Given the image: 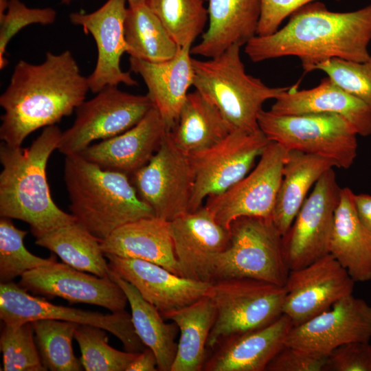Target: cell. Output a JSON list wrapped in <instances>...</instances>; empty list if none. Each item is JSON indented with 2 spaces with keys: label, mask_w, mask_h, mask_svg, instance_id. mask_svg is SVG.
<instances>
[{
  "label": "cell",
  "mask_w": 371,
  "mask_h": 371,
  "mask_svg": "<svg viewBox=\"0 0 371 371\" xmlns=\"http://www.w3.org/2000/svg\"><path fill=\"white\" fill-rule=\"evenodd\" d=\"M89 90L88 78L69 50L47 52L39 64L20 60L0 96L1 142L21 146L30 134L70 115Z\"/></svg>",
  "instance_id": "cell-1"
},
{
  "label": "cell",
  "mask_w": 371,
  "mask_h": 371,
  "mask_svg": "<svg viewBox=\"0 0 371 371\" xmlns=\"http://www.w3.org/2000/svg\"><path fill=\"white\" fill-rule=\"evenodd\" d=\"M275 33L256 36L245 45L254 63L296 56L306 72L331 58L363 62L370 56L371 4L359 10L337 12L322 2L307 3L289 16Z\"/></svg>",
  "instance_id": "cell-2"
},
{
  "label": "cell",
  "mask_w": 371,
  "mask_h": 371,
  "mask_svg": "<svg viewBox=\"0 0 371 371\" xmlns=\"http://www.w3.org/2000/svg\"><path fill=\"white\" fill-rule=\"evenodd\" d=\"M62 133L52 125L27 148L0 145V216L27 223L35 238L76 221L56 205L47 178V161Z\"/></svg>",
  "instance_id": "cell-3"
},
{
  "label": "cell",
  "mask_w": 371,
  "mask_h": 371,
  "mask_svg": "<svg viewBox=\"0 0 371 371\" xmlns=\"http://www.w3.org/2000/svg\"><path fill=\"white\" fill-rule=\"evenodd\" d=\"M63 171L71 214L101 242L128 223L155 216L124 173L103 169L80 155L65 156Z\"/></svg>",
  "instance_id": "cell-4"
},
{
  "label": "cell",
  "mask_w": 371,
  "mask_h": 371,
  "mask_svg": "<svg viewBox=\"0 0 371 371\" xmlns=\"http://www.w3.org/2000/svg\"><path fill=\"white\" fill-rule=\"evenodd\" d=\"M240 47L234 45L205 60L192 58V86L218 109L230 132H254L260 129L258 117L263 104L290 87H271L247 74Z\"/></svg>",
  "instance_id": "cell-5"
},
{
  "label": "cell",
  "mask_w": 371,
  "mask_h": 371,
  "mask_svg": "<svg viewBox=\"0 0 371 371\" xmlns=\"http://www.w3.org/2000/svg\"><path fill=\"white\" fill-rule=\"evenodd\" d=\"M227 247L212 265V282L228 278H251L284 286L289 269L282 236L272 219L240 217L229 229Z\"/></svg>",
  "instance_id": "cell-6"
},
{
  "label": "cell",
  "mask_w": 371,
  "mask_h": 371,
  "mask_svg": "<svg viewBox=\"0 0 371 371\" xmlns=\"http://www.w3.org/2000/svg\"><path fill=\"white\" fill-rule=\"evenodd\" d=\"M259 128L267 138L288 150H298L333 161L348 169L357 155V135L344 117L333 113L277 115L261 110Z\"/></svg>",
  "instance_id": "cell-7"
},
{
  "label": "cell",
  "mask_w": 371,
  "mask_h": 371,
  "mask_svg": "<svg viewBox=\"0 0 371 371\" xmlns=\"http://www.w3.org/2000/svg\"><path fill=\"white\" fill-rule=\"evenodd\" d=\"M284 286L251 278L212 282L207 296L216 311L207 348L214 349L227 337L271 324L283 313Z\"/></svg>",
  "instance_id": "cell-8"
},
{
  "label": "cell",
  "mask_w": 371,
  "mask_h": 371,
  "mask_svg": "<svg viewBox=\"0 0 371 371\" xmlns=\"http://www.w3.org/2000/svg\"><path fill=\"white\" fill-rule=\"evenodd\" d=\"M153 107L148 95H134L117 86L103 88L76 109L73 124L62 133L58 149L79 155L91 144L120 135L136 125Z\"/></svg>",
  "instance_id": "cell-9"
},
{
  "label": "cell",
  "mask_w": 371,
  "mask_h": 371,
  "mask_svg": "<svg viewBox=\"0 0 371 371\" xmlns=\"http://www.w3.org/2000/svg\"><path fill=\"white\" fill-rule=\"evenodd\" d=\"M130 179L156 217L170 222L190 212L194 169L189 155L175 145L168 132L150 161Z\"/></svg>",
  "instance_id": "cell-10"
},
{
  "label": "cell",
  "mask_w": 371,
  "mask_h": 371,
  "mask_svg": "<svg viewBox=\"0 0 371 371\" xmlns=\"http://www.w3.org/2000/svg\"><path fill=\"white\" fill-rule=\"evenodd\" d=\"M269 142L260 129L233 131L214 146L190 154L195 177L190 212L245 177Z\"/></svg>",
  "instance_id": "cell-11"
},
{
  "label": "cell",
  "mask_w": 371,
  "mask_h": 371,
  "mask_svg": "<svg viewBox=\"0 0 371 371\" xmlns=\"http://www.w3.org/2000/svg\"><path fill=\"white\" fill-rule=\"evenodd\" d=\"M287 152L270 141L251 171L224 192L206 199L204 206L218 224L229 229L240 217L272 219Z\"/></svg>",
  "instance_id": "cell-12"
},
{
  "label": "cell",
  "mask_w": 371,
  "mask_h": 371,
  "mask_svg": "<svg viewBox=\"0 0 371 371\" xmlns=\"http://www.w3.org/2000/svg\"><path fill=\"white\" fill-rule=\"evenodd\" d=\"M0 319L3 324L20 325L37 319H56L102 328L115 335L126 351L140 352L146 347L137 336L128 312H100L52 304L30 295L13 282L0 284Z\"/></svg>",
  "instance_id": "cell-13"
},
{
  "label": "cell",
  "mask_w": 371,
  "mask_h": 371,
  "mask_svg": "<svg viewBox=\"0 0 371 371\" xmlns=\"http://www.w3.org/2000/svg\"><path fill=\"white\" fill-rule=\"evenodd\" d=\"M341 189L334 168L324 173L315 184L282 236L283 252L290 271L304 267L329 254Z\"/></svg>",
  "instance_id": "cell-14"
},
{
  "label": "cell",
  "mask_w": 371,
  "mask_h": 371,
  "mask_svg": "<svg viewBox=\"0 0 371 371\" xmlns=\"http://www.w3.org/2000/svg\"><path fill=\"white\" fill-rule=\"evenodd\" d=\"M355 281L330 254L298 269L289 271L284 286L283 314L300 325L352 294Z\"/></svg>",
  "instance_id": "cell-15"
},
{
  "label": "cell",
  "mask_w": 371,
  "mask_h": 371,
  "mask_svg": "<svg viewBox=\"0 0 371 371\" xmlns=\"http://www.w3.org/2000/svg\"><path fill=\"white\" fill-rule=\"evenodd\" d=\"M371 339V306L346 295L327 311L291 329L285 345L328 355L335 348Z\"/></svg>",
  "instance_id": "cell-16"
},
{
  "label": "cell",
  "mask_w": 371,
  "mask_h": 371,
  "mask_svg": "<svg viewBox=\"0 0 371 371\" xmlns=\"http://www.w3.org/2000/svg\"><path fill=\"white\" fill-rule=\"evenodd\" d=\"M126 3V0H107L92 12H75L69 16L73 24L92 35L97 45L96 64L87 77L92 93H97L108 86L138 85L131 74L120 67L121 57L128 51L124 28Z\"/></svg>",
  "instance_id": "cell-17"
},
{
  "label": "cell",
  "mask_w": 371,
  "mask_h": 371,
  "mask_svg": "<svg viewBox=\"0 0 371 371\" xmlns=\"http://www.w3.org/2000/svg\"><path fill=\"white\" fill-rule=\"evenodd\" d=\"M18 284L34 295L96 305L111 313L125 311L128 303L125 293L110 276L89 274L64 262L28 271L21 276Z\"/></svg>",
  "instance_id": "cell-18"
},
{
  "label": "cell",
  "mask_w": 371,
  "mask_h": 371,
  "mask_svg": "<svg viewBox=\"0 0 371 371\" xmlns=\"http://www.w3.org/2000/svg\"><path fill=\"white\" fill-rule=\"evenodd\" d=\"M169 226L180 276L212 282L213 261L228 245L229 230L204 205L170 221Z\"/></svg>",
  "instance_id": "cell-19"
},
{
  "label": "cell",
  "mask_w": 371,
  "mask_h": 371,
  "mask_svg": "<svg viewBox=\"0 0 371 371\" xmlns=\"http://www.w3.org/2000/svg\"><path fill=\"white\" fill-rule=\"evenodd\" d=\"M104 255L110 269L133 285L162 316L207 295L212 284L182 277L140 259Z\"/></svg>",
  "instance_id": "cell-20"
},
{
  "label": "cell",
  "mask_w": 371,
  "mask_h": 371,
  "mask_svg": "<svg viewBox=\"0 0 371 371\" xmlns=\"http://www.w3.org/2000/svg\"><path fill=\"white\" fill-rule=\"evenodd\" d=\"M168 132L160 114L153 106L130 129L91 144L79 155L103 169L130 177L150 161Z\"/></svg>",
  "instance_id": "cell-21"
},
{
  "label": "cell",
  "mask_w": 371,
  "mask_h": 371,
  "mask_svg": "<svg viewBox=\"0 0 371 371\" xmlns=\"http://www.w3.org/2000/svg\"><path fill=\"white\" fill-rule=\"evenodd\" d=\"M293 326L291 319L282 314L263 327L227 337L206 359L203 370L265 371L285 346Z\"/></svg>",
  "instance_id": "cell-22"
},
{
  "label": "cell",
  "mask_w": 371,
  "mask_h": 371,
  "mask_svg": "<svg viewBox=\"0 0 371 371\" xmlns=\"http://www.w3.org/2000/svg\"><path fill=\"white\" fill-rule=\"evenodd\" d=\"M191 47H179L172 58L163 62L129 58L131 71L143 79L153 106L160 114L168 132L177 124L188 91L193 84Z\"/></svg>",
  "instance_id": "cell-23"
},
{
  "label": "cell",
  "mask_w": 371,
  "mask_h": 371,
  "mask_svg": "<svg viewBox=\"0 0 371 371\" xmlns=\"http://www.w3.org/2000/svg\"><path fill=\"white\" fill-rule=\"evenodd\" d=\"M269 111L277 115L338 114L353 126L359 135H371V109L328 76L311 89L299 90L297 86H291L275 99Z\"/></svg>",
  "instance_id": "cell-24"
},
{
  "label": "cell",
  "mask_w": 371,
  "mask_h": 371,
  "mask_svg": "<svg viewBox=\"0 0 371 371\" xmlns=\"http://www.w3.org/2000/svg\"><path fill=\"white\" fill-rule=\"evenodd\" d=\"M208 28L191 54L211 58L234 45L242 47L256 36L261 0H206Z\"/></svg>",
  "instance_id": "cell-25"
},
{
  "label": "cell",
  "mask_w": 371,
  "mask_h": 371,
  "mask_svg": "<svg viewBox=\"0 0 371 371\" xmlns=\"http://www.w3.org/2000/svg\"><path fill=\"white\" fill-rule=\"evenodd\" d=\"M104 254L160 265L180 276L169 222L156 216L128 223L101 242Z\"/></svg>",
  "instance_id": "cell-26"
},
{
  "label": "cell",
  "mask_w": 371,
  "mask_h": 371,
  "mask_svg": "<svg viewBox=\"0 0 371 371\" xmlns=\"http://www.w3.org/2000/svg\"><path fill=\"white\" fill-rule=\"evenodd\" d=\"M354 192L340 191L329 244L330 254L346 269L355 282L371 280V242L357 214Z\"/></svg>",
  "instance_id": "cell-27"
},
{
  "label": "cell",
  "mask_w": 371,
  "mask_h": 371,
  "mask_svg": "<svg viewBox=\"0 0 371 371\" xmlns=\"http://www.w3.org/2000/svg\"><path fill=\"white\" fill-rule=\"evenodd\" d=\"M337 168L330 159L288 150L272 221L283 236L290 228L311 187L327 170Z\"/></svg>",
  "instance_id": "cell-28"
},
{
  "label": "cell",
  "mask_w": 371,
  "mask_h": 371,
  "mask_svg": "<svg viewBox=\"0 0 371 371\" xmlns=\"http://www.w3.org/2000/svg\"><path fill=\"white\" fill-rule=\"evenodd\" d=\"M216 311L205 295L183 308L163 315L175 322L180 331L171 371H200L207 359V343L215 322Z\"/></svg>",
  "instance_id": "cell-29"
},
{
  "label": "cell",
  "mask_w": 371,
  "mask_h": 371,
  "mask_svg": "<svg viewBox=\"0 0 371 371\" xmlns=\"http://www.w3.org/2000/svg\"><path fill=\"white\" fill-rule=\"evenodd\" d=\"M168 133L175 145L189 155L217 144L230 130L215 105L195 90L188 93L177 124Z\"/></svg>",
  "instance_id": "cell-30"
},
{
  "label": "cell",
  "mask_w": 371,
  "mask_h": 371,
  "mask_svg": "<svg viewBox=\"0 0 371 371\" xmlns=\"http://www.w3.org/2000/svg\"><path fill=\"white\" fill-rule=\"evenodd\" d=\"M109 276L125 293L135 330L145 346L155 353L158 370L171 371L177 350V325L173 322H165L162 315L142 297L133 285L111 269Z\"/></svg>",
  "instance_id": "cell-31"
},
{
  "label": "cell",
  "mask_w": 371,
  "mask_h": 371,
  "mask_svg": "<svg viewBox=\"0 0 371 371\" xmlns=\"http://www.w3.org/2000/svg\"><path fill=\"white\" fill-rule=\"evenodd\" d=\"M35 244L49 249L77 270L109 277L111 269L101 241L76 221L36 238Z\"/></svg>",
  "instance_id": "cell-32"
},
{
  "label": "cell",
  "mask_w": 371,
  "mask_h": 371,
  "mask_svg": "<svg viewBox=\"0 0 371 371\" xmlns=\"http://www.w3.org/2000/svg\"><path fill=\"white\" fill-rule=\"evenodd\" d=\"M124 37L130 57L159 63L172 58L179 46L146 3L127 8Z\"/></svg>",
  "instance_id": "cell-33"
},
{
  "label": "cell",
  "mask_w": 371,
  "mask_h": 371,
  "mask_svg": "<svg viewBox=\"0 0 371 371\" xmlns=\"http://www.w3.org/2000/svg\"><path fill=\"white\" fill-rule=\"evenodd\" d=\"M43 366L51 371H79L82 364L72 348L78 324L56 319L32 322Z\"/></svg>",
  "instance_id": "cell-34"
},
{
  "label": "cell",
  "mask_w": 371,
  "mask_h": 371,
  "mask_svg": "<svg viewBox=\"0 0 371 371\" xmlns=\"http://www.w3.org/2000/svg\"><path fill=\"white\" fill-rule=\"evenodd\" d=\"M146 4L180 47L192 46L208 20L203 0H147Z\"/></svg>",
  "instance_id": "cell-35"
},
{
  "label": "cell",
  "mask_w": 371,
  "mask_h": 371,
  "mask_svg": "<svg viewBox=\"0 0 371 371\" xmlns=\"http://www.w3.org/2000/svg\"><path fill=\"white\" fill-rule=\"evenodd\" d=\"M106 331L91 325H78L74 338L80 350L82 368L87 371H126L138 352L111 347Z\"/></svg>",
  "instance_id": "cell-36"
},
{
  "label": "cell",
  "mask_w": 371,
  "mask_h": 371,
  "mask_svg": "<svg viewBox=\"0 0 371 371\" xmlns=\"http://www.w3.org/2000/svg\"><path fill=\"white\" fill-rule=\"evenodd\" d=\"M27 231L14 226L11 218L0 219V281L12 282L25 272L56 262L54 255L44 258L32 254L24 245Z\"/></svg>",
  "instance_id": "cell-37"
},
{
  "label": "cell",
  "mask_w": 371,
  "mask_h": 371,
  "mask_svg": "<svg viewBox=\"0 0 371 371\" xmlns=\"http://www.w3.org/2000/svg\"><path fill=\"white\" fill-rule=\"evenodd\" d=\"M32 322L3 324L0 349L4 371H46L34 338Z\"/></svg>",
  "instance_id": "cell-38"
},
{
  "label": "cell",
  "mask_w": 371,
  "mask_h": 371,
  "mask_svg": "<svg viewBox=\"0 0 371 371\" xmlns=\"http://www.w3.org/2000/svg\"><path fill=\"white\" fill-rule=\"evenodd\" d=\"M56 12L52 8H29L20 0H0V69L8 65L7 45L23 28L32 25L52 24Z\"/></svg>",
  "instance_id": "cell-39"
},
{
  "label": "cell",
  "mask_w": 371,
  "mask_h": 371,
  "mask_svg": "<svg viewBox=\"0 0 371 371\" xmlns=\"http://www.w3.org/2000/svg\"><path fill=\"white\" fill-rule=\"evenodd\" d=\"M313 70L324 72L339 87L371 109V54L363 62L331 58L316 65Z\"/></svg>",
  "instance_id": "cell-40"
},
{
  "label": "cell",
  "mask_w": 371,
  "mask_h": 371,
  "mask_svg": "<svg viewBox=\"0 0 371 371\" xmlns=\"http://www.w3.org/2000/svg\"><path fill=\"white\" fill-rule=\"evenodd\" d=\"M325 371H371V344L355 341L335 348L327 357Z\"/></svg>",
  "instance_id": "cell-41"
},
{
  "label": "cell",
  "mask_w": 371,
  "mask_h": 371,
  "mask_svg": "<svg viewBox=\"0 0 371 371\" xmlns=\"http://www.w3.org/2000/svg\"><path fill=\"white\" fill-rule=\"evenodd\" d=\"M327 357L285 345L269 362L266 371H325Z\"/></svg>",
  "instance_id": "cell-42"
},
{
  "label": "cell",
  "mask_w": 371,
  "mask_h": 371,
  "mask_svg": "<svg viewBox=\"0 0 371 371\" xmlns=\"http://www.w3.org/2000/svg\"><path fill=\"white\" fill-rule=\"evenodd\" d=\"M314 1L317 0H261L256 35L267 36L275 33L286 17Z\"/></svg>",
  "instance_id": "cell-43"
},
{
  "label": "cell",
  "mask_w": 371,
  "mask_h": 371,
  "mask_svg": "<svg viewBox=\"0 0 371 371\" xmlns=\"http://www.w3.org/2000/svg\"><path fill=\"white\" fill-rule=\"evenodd\" d=\"M353 201L359 220L371 242V195L354 193Z\"/></svg>",
  "instance_id": "cell-44"
},
{
  "label": "cell",
  "mask_w": 371,
  "mask_h": 371,
  "mask_svg": "<svg viewBox=\"0 0 371 371\" xmlns=\"http://www.w3.org/2000/svg\"><path fill=\"white\" fill-rule=\"evenodd\" d=\"M156 370H158L157 357L153 351L147 347L142 352H138L126 369V371Z\"/></svg>",
  "instance_id": "cell-45"
},
{
  "label": "cell",
  "mask_w": 371,
  "mask_h": 371,
  "mask_svg": "<svg viewBox=\"0 0 371 371\" xmlns=\"http://www.w3.org/2000/svg\"><path fill=\"white\" fill-rule=\"evenodd\" d=\"M128 7H135L140 4L146 3L147 0H126Z\"/></svg>",
  "instance_id": "cell-46"
},
{
  "label": "cell",
  "mask_w": 371,
  "mask_h": 371,
  "mask_svg": "<svg viewBox=\"0 0 371 371\" xmlns=\"http://www.w3.org/2000/svg\"><path fill=\"white\" fill-rule=\"evenodd\" d=\"M75 0H61V2L64 4H69L71 3L72 1H74Z\"/></svg>",
  "instance_id": "cell-47"
}]
</instances>
